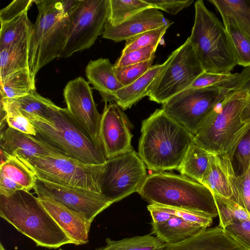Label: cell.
Segmentation results:
<instances>
[{"label": "cell", "mask_w": 250, "mask_h": 250, "mask_svg": "<svg viewBox=\"0 0 250 250\" xmlns=\"http://www.w3.org/2000/svg\"><path fill=\"white\" fill-rule=\"evenodd\" d=\"M193 139L183 126L157 109L142 122L138 154L149 169H177Z\"/></svg>", "instance_id": "cell-1"}, {"label": "cell", "mask_w": 250, "mask_h": 250, "mask_svg": "<svg viewBox=\"0 0 250 250\" xmlns=\"http://www.w3.org/2000/svg\"><path fill=\"white\" fill-rule=\"evenodd\" d=\"M0 216L37 246L57 249L73 242L29 191L0 194Z\"/></svg>", "instance_id": "cell-2"}, {"label": "cell", "mask_w": 250, "mask_h": 250, "mask_svg": "<svg viewBox=\"0 0 250 250\" xmlns=\"http://www.w3.org/2000/svg\"><path fill=\"white\" fill-rule=\"evenodd\" d=\"M248 95L246 91L232 90L206 118L194 136V142L209 153L227 155L232 161L250 130V122H243L240 117Z\"/></svg>", "instance_id": "cell-3"}, {"label": "cell", "mask_w": 250, "mask_h": 250, "mask_svg": "<svg viewBox=\"0 0 250 250\" xmlns=\"http://www.w3.org/2000/svg\"><path fill=\"white\" fill-rule=\"evenodd\" d=\"M29 120L37 130L36 138L67 156L88 165H99L106 162L102 146L77 123L67 108L55 104L49 121L39 118Z\"/></svg>", "instance_id": "cell-4"}, {"label": "cell", "mask_w": 250, "mask_h": 250, "mask_svg": "<svg viewBox=\"0 0 250 250\" xmlns=\"http://www.w3.org/2000/svg\"><path fill=\"white\" fill-rule=\"evenodd\" d=\"M138 193L149 204L186 208L218 216L213 194L194 180L170 173L148 175Z\"/></svg>", "instance_id": "cell-5"}, {"label": "cell", "mask_w": 250, "mask_h": 250, "mask_svg": "<svg viewBox=\"0 0 250 250\" xmlns=\"http://www.w3.org/2000/svg\"><path fill=\"white\" fill-rule=\"evenodd\" d=\"M190 43L205 72L229 73L237 65L229 35L221 21L202 0L194 4Z\"/></svg>", "instance_id": "cell-6"}, {"label": "cell", "mask_w": 250, "mask_h": 250, "mask_svg": "<svg viewBox=\"0 0 250 250\" xmlns=\"http://www.w3.org/2000/svg\"><path fill=\"white\" fill-rule=\"evenodd\" d=\"M35 3L38 14L30 39L29 68L36 76L42 67L59 58L66 38L68 16L61 0Z\"/></svg>", "instance_id": "cell-7"}, {"label": "cell", "mask_w": 250, "mask_h": 250, "mask_svg": "<svg viewBox=\"0 0 250 250\" xmlns=\"http://www.w3.org/2000/svg\"><path fill=\"white\" fill-rule=\"evenodd\" d=\"M151 84L148 97L150 101L164 104L172 96L190 86L204 70L197 58L188 38L173 51Z\"/></svg>", "instance_id": "cell-8"}, {"label": "cell", "mask_w": 250, "mask_h": 250, "mask_svg": "<svg viewBox=\"0 0 250 250\" xmlns=\"http://www.w3.org/2000/svg\"><path fill=\"white\" fill-rule=\"evenodd\" d=\"M232 90L225 86L188 87L168 99L162 109L194 136L215 107Z\"/></svg>", "instance_id": "cell-9"}, {"label": "cell", "mask_w": 250, "mask_h": 250, "mask_svg": "<svg viewBox=\"0 0 250 250\" xmlns=\"http://www.w3.org/2000/svg\"><path fill=\"white\" fill-rule=\"evenodd\" d=\"M23 161L34 170L38 178L101 193L103 164L88 165L66 156L35 157Z\"/></svg>", "instance_id": "cell-10"}, {"label": "cell", "mask_w": 250, "mask_h": 250, "mask_svg": "<svg viewBox=\"0 0 250 250\" xmlns=\"http://www.w3.org/2000/svg\"><path fill=\"white\" fill-rule=\"evenodd\" d=\"M108 5V0H80L67 15L66 38L59 58L91 47L103 33Z\"/></svg>", "instance_id": "cell-11"}, {"label": "cell", "mask_w": 250, "mask_h": 250, "mask_svg": "<svg viewBox=\"0 0 250 250\" xmlns=\"http://www.w3.org/2000/svg\"><path fill=\"white\" fill-rule=\"evenodd\" d=\"M145 164L135 151L108 158L103 164L101 193L113 204L138 192L147 178Z\"/></svg>", "instance_id": "cell-12"}, {"label": "cell", "mask_w": 250, "mask_h": 250, "mask_svg": "<svg viewBox=\"0 0 250 250\" xmlns=\"http://www.w3.org/2000/svg\"><path fill=\"white\" fill-rule=\"evenodd\" d=\"M33 189L38 198L52 199L83 215L91 223L97 215L113 204L101 193L63 186L38 178Z\"/></svg>", "instance_id": "cell-13"}, {"label": "cell", "mask_w": 250, "mask_h": 250, "mask_svg": "<svg viewBox=\"0 0 250 250\" xmlns=\"http://www.w3.org/2000/svg\"><path fill=\"white\" fill-rule=\"evenodd\" d=\"M63 96L67 109L75 121L101 145L99 132L102 114L97 109L89 83L81 77L69 81L63 89Z\"/></svg>", "instance_id": "cell-14"}, {"label": "cell", "mask_w": 250, "mask_h": 250, "mask_svg": "<svg viewBox=\"0 0 250 250\" xmlns=\"http://www.w3.org/2000/svg\"><path fill=\"white\" fill-rule=\"evenodd\" d=\"M132 135L123 109L116 104H105L99 127V139L106 159L131 151Z\"/></svg>", "instance_id": "cell-15"}, {"label": "cell", "mask_w": 250, "mask_h": 250, "mask_svg": "<svg viewBox=\"0 0 250 250\" xmlns=\"http://www.w3.org/2000/svg\"><path fill=\"white\" fill-rule=\"evenodd\" d=\"M0 148L10 156L17 157L22 161L35 157L66 156L36 137L8 126L0 128Z\"/></svg>", "instance_id": "cell-16"}, {"label": "cell", "mask_w": 250, "mask_h": 250, "mask_svg": "<svg viewBox=\"0 0 250 250\" xmlns=\"http://www.w3.org/2000/svg\"><path fill=\"white\" fill-rule=\"evenodd\" d=\"M172 23L162 13L151 7L136 14L116 26L106 22L102 36L115 42L126 41L146 31Z\"/></svg>", "instance_id": "cell-17"}, {"label": "cell", "mask_w": 250, "mask_h": 250, "mask_svg": "<svg viewBox=\"0 0 250 250\" xmlns=\"http://www.w3.org/2000/svg\"><path fill=\"white\" fill-rule=\"evenodd\" d=\"M159 250H248L219 226L206 228L181 242L165 244Z\"/></svg>", "instance_id": "cell-18"}, {"label": "cell", "mask_w": 250, "mask_h": 250, "mask_svg": "<svg viewBox=\"0 0 250 250\" xmlns=\"http://www.w3.org/2000/svg\"><path fill=\"white\" fill-rule=\"evenodd\" d=\"M40 202L76 245L88 242L91 223L83 215L47 197L38 198Z\"/></svg>", "instance_id": "cell-19"}, {"label": "cell", "mask_w": 250, "mask_h": 250, "mask_svg": "<svg viewBox=\"0 0 250 250\" xmlns=\"http://www.w3.org/2000/svg\"><path fill=\"white\" fill-rule=\"evenodd\" d=\"M37 179L35 172L27 163L11 156L0 165V194L8 195L21 190L29 191Z\"/></svg>", "instance_id": "cell-20"}, {"label": "cell", "mask_w": 250, "mask_h": 250, "mask_svg": "<svg viewBox=\"0 0 250 250\" xmlns=\"http://www.w3.org/2000/svg\"><path fill=\"white\" fill-rule=\"evenodd\" d=\"M85 75L105 104L114 101L115 93L124 86L115 74L114 64L106 58L90 61L86 66Z\"/></svg>", "instance_id": "cell-21"}, {"label": "cell", "mask_w": 250, "mask_h": 250, "mask_svg": "<svg viewBox=\"0 0 250 250\" xmlns=\"http://www.w3.org/2000/svg\"><path fill=\"white\" fill-rule=\"evenodd\" d=\"M163 66L164 63L152 65L134 82L119 89L114 96L115 104L124 110L131 108L144 97L148 96L149 87Z\"/></svg>", "instance_id": "cell-22"}, {"label": "cell", "mask_w": 250, "mask_h": 250, "mask_svg": "<svg viewBox=\"0 0 250 250\" xmlns=\"http://www.w3.org/2000/svg\"><path fill=\"white\" fill-rule=\"evenodd\" d=\"M151 233L165 244H173L183 241L206 229L196 223L189 222L174 216L161 225H151Z\"/></svg>", "instance_id": "cell-23"}, {"label": "cell", "mask_w": 250, "mask_h": 250, "mask_svg": "<svg viewBox=\"0 0 250 250\" xmlns=\"http://www.w3.org/2000/svg\"><path fill=\"white\" fill-rule=\"evenodd\" d=\"M200 183L207 187L213 194L227 198L232 196L223 155L210 153L208 166Z\"/></svg>", "instance_id": "cell-24"}, {"label": "cell", "mask_w": 250, "mask_h": 250, "mask_svg": "<svg viewBox=\"0 0 250 250\" xmlns=\"http://www.w3.org/2000/svg\"><path fill=\"white\" fill-rule=\"evenodd\" d=\"M35 77L29 68H26L0 79V98L18 99L36 90Z\"/></svg>", "instance_id": "cell-25"}, {"label": "cell", "mask_w": 250, "mask_h": 250, "mask_svg": "<svg viewBox=\"0 0 250 250\" xmlns=\"http://www.w3.org/2000/svg\"><path fill=\"white\" fill-rule=\"evenodd\" d=\"M30 37L0 48V79L21 69L29 68Z\"/></svg>", "instance_id": "cell-26"}, {"label": "cell", "mask_w": 250, "mask_h": 250, "mask_svg": "<svg viewBox=\"0 0 250 250\" xmlns=\"http://www.w3.org/2000/svg\"><path fill=\"white\" fill-rule=\"evenodd\" d=\"M3 100L28 119L39 118L48 121L51 108L55 104L36 90L18 99Z\"/></svg>", "instance_id": "cell-27"}, {"label": "cell", "mask_w": 250, "mask_h": 250, "mask_svg": "<svg viewBox=\"0 0 250 250\" xmlns=\"http://www.w3.org/2000/svg\"><path fill=\"white\" fill-rule=\"evenodd\" d=\"M223 24L229 35L237 64L250 66V37L230 16H221Z\"/></svg>", "instance_id": "cell-28"}, {"label": "cell", "mask_w": 250, "mask_h": 250, "mask_svg": "<svg viewBox=\"0 0 250 250\" xmlns=\"http://www.w3.org/2000/svg\"><path fill=\"white\" fill-rule=\"evenodd\" d=\"M209 154L193 141L177 170L182 175L200 183L208 166Z\"/></svg>", "instance_id": "cell-29"}, {"label": "cell", "mask_w": 250, "mask_h": 250, "mask_svg": "<svg viewBox=\"0 0 250 250\" xmlns=\"http://www.w3.org/2000/svg\"><path fill=\"white\" fill-rule=\"evenodd\" d=\"M26 11L13 20L0 24V48L25 40L31 37L33 25Z\"/></svg>", "instance_id": "cell-30"}, {"label": "cell", "mask_w": 250, "mask_h": 250, "mask_svg": "<svg viewBox=\"0 0 250 250\" xmlns=\"http://www.w3.org/2000/svg\"><path fill=\"white\" fill-rule=\"evenodd\" d=\"M227 175L232 191L230 198L245 209L250 216V178L249 168L245 172L236 175L232 161L227 155H224Z\"/></svg>", "instance_id": "cell-31"}, {"label": "cell", "mask_w": 250, "mask_h": 250, "mask_svg": "<svg viewBox=\"0 0 250 250\" xmlns=\"http://www.w3.org/2000/svg\"><path fill=\"white\" fill-rule=\"evenodd\" d=\"M221 16H230L250 37V0H208Z\"/></svg>", "instance_id": "cell-32"}, {"label": "cell", "mask_w": 250, "mask_h": 250, "mask_svg": "<svg viewBox=\"0 0 250 250\" xmlns=\"http://www.w3.org/2000/svg\"><path fill=\"white\" fill-rule=\"evenodd\" d=\"M165 244L151 234L113 240L105 239V245L95 250H159Z\"/></svg>", "instance_id": "cell-33"}, {"label": "cell", "mask_w": 250, "mask_h": 250, "mask_svg": "<svg viewBox=\"0 0 250 250\" xmlns=\"http://www.w3.org/2000/svg\"><path fill=\"white\" fill-rule=\"evenodd\" d=\"M108 14L106 22L118 25L136 14L151 8L145 0H108Z\"/></svg>", "instance_id": "cell-34"}, {"label": "cell", "mask_w": 250, "mask_h": 250, "mask_svg": "<svg viewBox=\"0 0 250 250\" xmlns=\"http://www.w3.org/2000/svg\"><path fill=\"white\" fill-rule=\"evenodd\" d=\"M219 217V227L227 226L240 221L250 219L247 211L230 198L213 194Z\"/></svg>", "instance_id": "cell-35"}, {"label": "cell", "mask_w": 250, "mask_h": 250, "mask_svg": "<svg viewBox=\"0 0 250 250\" xmlns=\"http://www.w3.org/2000/svg\"><path fill=\"white\" fill-rule=\"evenodd\" d=\"M170 25L146 31L126 41L122 54L150 45H159L162 37Z\"/></svg>", "instance_id": "cell-36"}, {"label": "cell", "mask_w": 250, "mask_h": 250, "mask_svg": "<svg viewBox=\"0 0 250 250\" xmlns=\"http://www.w3.org/2000/svg\"><path fill=\"white\" fill-rule=\"evenodd\" d=\"M0 108L5 112L6 121L8 126L35 137L37 135V130L31 121L1 98Z\"/></svg>", "instance_id": "cell-37"}, {"label": "cell", "mask_w": 250, "mask_h": 250, "mask_svg": "<svg viewBox=\"0 0 250 250\" xmlns=\"http://www.w3.org/2000/svg\"><path fill=\"white\" fill-rule=\"evenodd\" d=\"M155 56L150 60L139 63L117 66L114 65L115 74L119 81L124 85H128L146 73L152 66Z\"/></svg>", "instance_id": "cell-38"}, {"label": "cell", "mask_w": 250, "mask_h": 250, "mask_svg": "<svg viewBox=\"0 0 250 250\" xmlns=\"http://www.w3.org/2000/svg\"><path fill=\"white\" fill-rule=\"evenodd\" d=\"M156 208L187 221L201 225L207 228L213 221V217L204 212L191 209L152 204Z\"/></svg>", "instance_id": "cell-39"}, {"label": "cell", "mask_w": 250, "mask_h": 250, "mask_svg": "<svg viewBox=\"0 0 250 250\" xmlns=\"http://www.w3.org/2000/svg\"><path fill=\"white\" fill-rule=\"evenodd\" d=\"M238 74V73L222 74L204 71L196 78L189 87L198 88L212 86L229 87L230 83L236 78Z\"/></svg>", "instance_id": "cell-40"}, {"label": "cell", "mask_w": 250, "mask_h": 250, "mask_svg": "<svg viewBox=\"0 0 250 250\" xmlns=\"http://www.w3.org/2000/svg\"><path fill=\"white\" fill-rule=\"evenodd\" d=\"M158 45H150L143 48L121 54L114 64L117 66H127L148 61L155 56Z\"/></svg>", "instance_id": "cell-41"}, {"label": "cell", "mask_w": 250, "mask_h": 250, "mask_svg": "<svg viewBox=\"0 0 250 250\" xmlns=\"http://www.w3.org/2000/svg\"><path fill=\"white\" fill-rule=\"evenodd\" d=\"M224 229L247 250H250V219L231 224Z\"/></svg>", "instance_id": "cell-42"}, {"label": "cell", "mask_w": 250, "mask_h": 250, "mask_svg": "<svg viewBox=\"0 0 250 250\" xmlns=\"http://www.w3.org/2000/svg\"><path fill=\"white\" fill-rule=\"evenodd\" d=\"M35 0H14L0 11V24L8 22L28 9Z\"/></svg>", "instance_id": "cell-43"}, {"label": "cell", "mask_w": 250, "mask_h": 250, "mask_svg": "<svg viewBox=\"0 0 250 250\" xmlns=\"http://www.w3.org/2000/svg\"><path fill=\"white\" fill-rule=\"evenodd\" d=\"M153 8L174 15L190 5L194 0H145Z\"/></svg>", "instance_id": "cell-44"}, {"label": "cell", "mask_w": 250, "mask_h": 250, "mask_svg": "<svg viewBox=\"0 0 250 250\" xmlns=\"http://www.w3.org/2000/svg\"><path fill=\"white\" fill-rule=\"evenodd\" d=\"M234 156L236 157L242 173L250 167V130L240 143Z\"/></svg>", "instance_id": "cell-45"}, {"label": "cell", "mask_w": 250, "mask_h": 250, "mask_svg": "<svg viewBox=\"0 0 250 250\" xmlns=\"http://www.w3.org/2000/svg\"><path fill=\"white\" fill-rule=\"evenodd\" d=\"M232 90H241L250 94V66L245 67L229 85Z\"/></svg>", "instance_id": "cell-46"}, {"label": "cell", "mask_w": 250, "mask_h": 250, "mask_svg": "<svg viewBox=\"0 0 250 250\" xmlns=\"http://www.w3.org/2000/svg\"><path fill=\"white\" fill-rule=\"evenodd\" d=\"M147 208L152 218L151 225L163 224L174 216L156 208L152 204L147 205Z\"/></svg>", "instance_id": "cell-47"}, {"label": "cell", "mask_w": 250, "mask_h": 250, "mask_svg": "<svg viewBox=\"0 0 250 250\" xmlns=\"http://www.w3.org/2000/svg\"><path fill=\"white\" fill-rule=\"evenodd\" d=\"M241 120L243 122H250V94H249L246 104L241 113Z\"/></svg>", "instance_id": "cell-48"}, {"label": "cell", "mask_w": 250, "mask_h": 250, "mask_svg": "<svg viewBox=\"0 0 250 250\" xmlns=\"http://www.w3.org/2000/svg\"><path fill=\"white\" fill-rule=\"evenodd\" d=\"M0 165L5 163L11 156L7 154L2 149H0Z\"/></svg>", "instance_id": "cell-49"}, {"label": "cell", "mask_w": 250, "mask_h": 250, "mask_svg": "<svg viewBox=\"0 0 250 250\" xmlns=\"http://www.w3.org/2000/svg\"><path fill=\"white\" fill-rule=\"evenodd\" d=\"M0 250H6L1 243H0Z\"/></svg>", "instance_id": "cell-50"}, {"label": "cell", "mask_w": 250, "mask_h": 250, "mask_svg": "<svg viewBox=\"0 0 250 250\" xmlns=\"http://www.w3.org/2000/svg\"><path fill=\"white\" fill-rule=\"evenodd\" d=\"M59 250H64L62 249H60Z\"/></svg>", "instance_id": "cell-51"}]
</instances>
